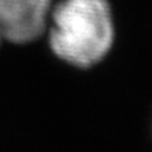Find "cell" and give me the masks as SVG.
Wrapping results in <instances>:
<instances>
[{
	"label": "cell",
	"instance_id": "1",
	"mask_svg": "<svg viewBox=\"0 0 152 152\" xmlns=\"http://www.w3.org/2000/svg\"><path fill=\"white\" fill-rule=\"evenodd\" d=\"M49 47L76 68L102 62L114 42L113 13L107 0H62L51 10Z\"/></svg>",
	"mask_w": 152,
	"mask_h": 152
},
{
	"label": "cell",
	"instance_id": "2",
	"mask_svg": "<svg viewBox=\"0 0 152 152\" xmlns=\"http://www.w3.org/2000/svg\"><path fill=\"white\" fill-rule=\"evenodd\" d=\"M52 0H0V34L6 41L27 44L39 38L49 23Z\"/></svg>",
	"mask_w": 152,
	"mask_h": 152
},
{
	"label": "cell",
	"instance_id": "3",
	"mask_svg": "<svg viewBox=\"0 0 152 152\" xmlns=\"http://www.w3.org/2000/svg\"><path fill=\"white\" fill-rule=\"evenodd\" d=\"M1 39H3V38H1V34H0V41H1Z\"/></svg>",
	"mask_w": 152,
	"mask_h": 152
}]
</instances>
